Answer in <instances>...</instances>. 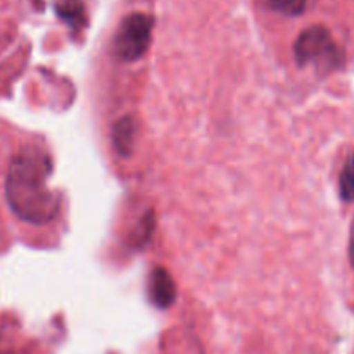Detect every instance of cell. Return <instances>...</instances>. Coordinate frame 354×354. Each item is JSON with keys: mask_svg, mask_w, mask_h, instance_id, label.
<instances>
[{"mask_svg": "<svg viewBox=\"0 0 354 354\" xmlns=\"http://www.w3.org/2000/svg\"><path fill=\"white\" fill-rule=\"evenodd\" d=\"M50 159L40 151H23L10 161L6 180V197L19 220L47 225L59 214L61 199L48 187Z\"/></svg>", "mask_w": 354, "mask_h": 354, "instance_id": "cell-1", "label": "cell"}, {"mask_svg": "<svg viewBox=\"0 0 354 354\" xmlns=\"http://www.w3.org/2000/svg\"><path fill=\"white\" fill-rule=\"evenodd\" d=\"M294 54L299 66L317 64L320 68L335 69L342 64V52L332 33L322 24L301 31L294 44Z\"/></svg>", "mask_w": 354, "mask_h": 354, "instance_id": "cell-2", "label": "cell"}, {"mask_svg": "<svg viewBox=\"0 0 354 354\" xmlns=\"http://www.w3.org/2000/svg\"><path fill=\"white\" fill-rule=\"evenodd\" d=\"M152 26H154V19L147 14H128L121 21L116 37H114V54L121 61H138L151 45Z\"/></svg>", "mask_w": 354, "mask_h": 354, "instance_id": "cell-3", "label": "cell"}, {"mask_svg": "<svg viewBox=\"0 0 354 354\" xmlns=\"http://www.w3.org/2000/svg\"><path fill=\"white\" fill-rule=\"evenodd\" d=\"M149 297H151L152 304L161 308V310H166V308H169L175 303L176 287L168 270H152L151 279H149Z\"/></svg>", "mask_w": 354, "mask_h": 354, "instance_id": "cell-4", "label": "cell"}, {"mask_svg": "<svg viewBox=\"0 0 354 354\" xmlns=\"http://www.w3.org/2000/svg\"><path fill=\"white\" fill-rule=\"evenodd\" d=\"M55 12L75 33L86 26V12L82 0H55Z\"/></svg>", "mask_w": 354, "mask_h": 354, "instance_id": "cell-5", "label": "cell"}, {"mask_svg": "<svg viewBox=\"0 0 354 354\" xmlns=\"http://www.w3.org/2000/svg\"><path fill=\"white\" fill-rule=\"evenodd\" d=\"M135 123L131 118H123L113 128V144L120 156H130L133 149Z\"/></svg>", "mask_w": 354, "mask_h": 354, "instance_id": "cell-6", "label": "cell"}, {"mask_svg": "<svg viewBox=\"0 0 354 354\" xmlns=\"http://www.w3.org/2000/svg\"><path fill=\"white\" fill-rule=\"evenodd\" d=\"M339 196L346 204L354 203V152L348 156L339 176Z\"/></svg>", "mask_w": 354, "mask_h": 354, "instance_id": "cell-7", "label": "cell"}, {"mask_svg": "<svg viewBox=\"0 0 354 354\" xmlns=\"http://www.w3.org/2000/svg\"><path fill=\"white\" fill-rule=\"evenodd\" d=\"M268 6L283 16H301L306 9L308 0H266Z\"/></svg>", "mask_w": 354, "mask_h": 354, "instance_id": "cell-8", "label": "cell"}, {"mask_svg": "<svg viewBox=\"0 0 354 354\" xmlns=\"http://www.w3.org/2000/svg\"><path fill=\"white\" fill-rule=\"evenodd\" d=\"M154 213L152 211H149L147 214H145L144 218L140 220V223L137 225V228H135L133 235H135V244L137 245H144L147 244L149 241H151V235H152V230H154Z\"/></svg>", "mask_w": 354, "mask_h": 354, "instance_id": "cell-9", "label": "cell"}, {"mask_svg": "<svg viewBox=\"0 0 354 354\" xmlns=\"http://www.w3.org/2000/svg\"><path fill=\"white\" fill-rule=\"evenodd\" d=\"M348 254H349V261H351V266L354 268V218H353V223H351V232H349Z\"/></svg>", "mask_w": 354, "mask_h": 354, "instance_id": "cell-10", "label": "cell"}, {"mask_svg": "<svg viewBox=\"0 0 354 354\" xmlns=\"http://www.w3.org/2000/svg\"><path fill=\"white\" fill-rule=\"evenodd\" d=\"M0 354H10V353H2V351H0Z\"/></svg>", "mask_w": 354, "mask_h": 354, "instance_id": "cell-11", "label": "cell"}]
</instances>
